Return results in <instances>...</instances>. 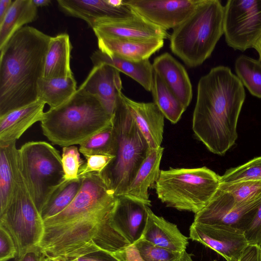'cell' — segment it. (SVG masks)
Wrapping results in <instances>:
<instances>
[{"mask_svg":"<svg viewBox=\"0 0 261 261\" xmlns=\"http://www.w3.org/2000/svg\"><path fill=\"white\" fill-rule=\"evenodd\" d=\"M16 143L0 145V215L9 204L15 188L18 166Z\"/></svg>","mask_w":261,"mask_h":261,"instance_id":"484cf974","label":"cell"},{"mask_svg":"<svg viewBox=\"0 0 261 261\" xmlns=\"http://www.w3.org/2000/svg\"><path fill=\"white\" fill-rule=\"evenodd\" d=\"M63 260V259H62ZM63 261H119L112 253L99 250Z\"/></svg>","mask_w":261,"mask_h":261,"instance_id":"ab89813d","label":"cell"},{"mask_svg":"<svg viewBox=\"0 0 261 261\" xmlns=\"http://www.w3.org/2000/svg\"><path fill=\"white\" fill-rule=\"evenodd\" d=\"M80 152L79 149L74 145L63 147L61 158L65 180L80 177V170L85 163L81 159Z\"/></svg>","mask_w":261,"mask_h":261,"instance_id":"d590c367","label":"cell"},{"mask_svg":"<svg viewBox=\"0 0 261 261\" xmlns=\"http://www.w3.org/2000/svg\"><path fill=\"white\" fill-rule=\"evenodd\" d=\"M82 184L81 176L76 179L65 180L54 193L41 211L42 220L53 217L65 210L75 197Z\"/></svg>","mask_w":261,"mask_h":261,"instance_id":"f546056e","label":"cell"},{"mask_svg":"<svg viewBox=\"0 0 261 261\" xmlns=\"http://www.w3.org/2000/svg\"><path fill=\"white\" fill-rule=\"evenodd\" d=\"M42 261H63L58 257H53L48 256H46L43 254L42 257Z\"/></svg>","mask_w":261,"mask_h":261,"instance_id":"7dc6e473","label":"cell"},{"mask_svg":"<svg viewBox=\"0 0 261 261\" xmlns=\"http://www.w3.org/2000/svg\"><path fill=\"white\" fill-rule=\"evenodd\" d=\"M112 119L96 96L79 88L65 103L44 112L40 125L53 144L65 147L80 145L112 126Z\"/></svg>","mask_w":261,"mask_h":261,"instance_id":"277c9868","label":"cell"},{"mask_svg":"<svg viewBox=\"0 0 261 261\" xmlns=\"http://www.w3.org/2000/svg\"><path fill=\"white\" fill-rule=\"evenodd\" d=\"M13 2L12 0H0V22L5 18Z\"/></svg>","mask_w":261,"mask_h":261,"instance_id":"ee69618b","label":"cell"},{"mask_svg":"<svg viewBox=\"0 0 261 261\" xmlns=\"http://www.w3.org/2000/svg\"><path fill=\"white\" fill-rule=\"evenodd\" d=\"M43 253L39 246L33 247L26 251L16 261H40Z\"/></svg>","mask_w":261,"mask_h":261,"instance_id":"7bdbcfd3","label":"cell"},{"mask_svg":"<svg viewBox=\"0 0 261 261\" xmlns=\"http://www.w3.org/2000/svg\"><path fill=\"white\" fill-rule=\"evenodd\" d=\"M213 261H217V260H213Z\"/></svg>","mask_w":261,"mask_h":261,"instance_id":"f907efd6","label":"cell"},{"mask_svg":"<svg viewBox=\"0 0 261 261\" xmlns=\"http://www.w3.org/2000/svg\"><path fill=\"white\" fill-rule=\"evenodd\" d=\"M260 261H261V252H260Z\"/></svg>","mask_w":261,"mask_h":261,"instance_id":"c3c4849f","label":"cell"},{"mask_svg":"<svg viewBox=\"0 0 261 261\" xmlns=\"http://www.w3.org/2000/svg\"><path fill=\"white\" fill-rule=\"evenodd\" d=\"M38 16V8L32 0L13 1L8 12L0 22V48L24 24L32 22Z\"/></svg>","mask_w":261,"mask_h":261,"instance_id":"4316f807","label":"cell"},{"mask_svg":"<svg viewBox=\"0 0 261 261\" xmlns=\"http://www.w3.org/2000/svg\"><path fill=\"white\" fill-rule=\"evenodd\" d=\"M121 96L149 148L161 146L165 117L157 105L154 102L136 101L122 93Z\"/></svg>","mask_w":261,"mask_h":261,"instance_id":"ac0fdd59","label":"cell"},{"mask_svg":"<svg viewBox=\"0 0 261 261\" xmlns=\"http://www.w3.org/2000/svg\"><path fill=\"white\" fill-rule=\"evenodd\" d=\"M224 35L234 50L253 48L261 35V0H228L224 6Z\"/></svg>","mask_w":261,"mask_h":261,"instance_id":"30bf717a","label":"cell"},{"mask_svg":"<svg viewBox=\"0 0 261 261\" xmlns=\"http://www.w3.org/2000/svg\"><path fill=\"white\" fill-rule=\"evenodd\" d=\"M40 261H42V258H41V260H40Z\"/></svg>","mask_w":261,"mask_h":261,"instance_id":"681fc988","label":"cell"},{"mask_svg":"<svg viewBox=\"0 0 261 261\" xmlns=\"http://www.w3.org/2000/svg\"><path fill=\"white\" fill-rule=\"evenodd\" d=\"M149 206L125 195L117 196L111 218L112 228L130 245L139 240L145 227Z\"/></svg>","mask_w":261,"mask_h":261,"instance_id":"9a60e30c","label":"cell"},{"mask_svg":"<svg viewBox=\"0 0 261 261\" xmlns=\"http://www.w3.org/2000/svg\"><path fill=\"white\" fill-rule=\"evenodd\" d=\"M152 67L154 72L187 108L191 102L193 92L190 79L184 66L171 55L164 53L154 58Z\"/></svg>","mask_w":261,"mask_h":261,"instance_id":"d6986e66","label":"cell"},{"mask_svg":"<svg viewBox=\"0 0 261 261\" xmlns=\"http://www.w3.org/2000/svg\"><path fill=\"white\" fill-rule=\"evenodd\" d=\"M244 234L249 244L261 246V203Z\"/></svg>","mask_w":261,"mask_h":261,"instance_id":"f35d334b","label":"cell"},{"mask_svg":"<svg viewBox=\"0 0 261 261\" xmlns=\"http://www.w3.org/2000/svg\"><path fill=\"white\" fill-rule=\"evenodd\" d=\"M141 239L155 246L178 252L186 250L189 244L188 238L176 224L156 215L149 207Z\"/></svg>","mask_w":261,"mask_h":261,"instance_id":"44dd1931","label":"cell"},{"mask_svg":"<svg viewBox=\"0 0 261 261\" xmlns=\"http://www.w3.org/2000/svg\"><path fill=\"white\" fill-rule=\"evenodd\" d=\"M253 48L257 52L259 56V60L261 62V35L255 44Z\"/></svg>","mask_w":261,"mask_h":261,"instance_id":"bcb514c9","label":"cell"},{"mask_svg":"<svg viewBox=\"0 0 261 261\" xmlns=\"http://www.w3.org/2000/svg\"><path fill=\"white\" fill-rule=\"evenodd\" d=\"M224 6L219 0H201L170 35L171 51L188 67L201 65L224 34Z\"/></svg>","mask_w":261,"mask_h":261,"instance_id":"8992f818","label":"cell"},{"mask_svg":"<svg viewBox=\"0 0 261 261\" xmlns=\"http://www.w3.org/2000/svg\"><path fill=\"white\" fill-rule=\"evenodd\" d=\"M45 103L40 99L0 116V145L17 140L31 126L41 121Z\"/></svg>","mask_w":261,"mask_h":261,"instance_id":"ffe728a7","label":"cell"},{"mask_svg":"<svg viewBox=\"0 0 261 261\" xmlns=\"http://www.w3.org/2000/svg\"><path fill=\"white\" fill-rule=\"evenodd\" d=\"M73 76L65 78H41L38 82V99L50 109L57 108L69 100L76 92Z\"/></svg>","mask_w":261,"mask_h":261,"instance_id":"83f0119b","label":"cell"},{"mask_svg":"<svg viewBox=\"0 0 261 261\" xmlns=\"http://www.w3.org/2000/svg\"><path fill=\"white\" fill-rule=\"evenodd\" d=\"M72 46L66 33L51 37L46 56L43 77L65 78L73 76L70 67Z\"/></svg>","mask_w":261,"mask_h":261,"instance_id":"d4e9b609","label":"cell"},{"mask_svg":"<svg viewBox=\"0 0 261 261\" xmlns=\"http://www.w3.org/2000/svg\"><path fill=\"white\" fill-rule=\"evenodd\" d=\"M151 92L154 102L164 117L171 123H176L187 108L155 72Z\"/></svg>","mask_w":261,"mask_h":261,"instance_id":"f1b7e54d","label":"cell"},{"mask_svg":"<svg viewBox=\"0 0 261 261\" xmlns=\"http://www.w3.org/2000/svg\"><path fill=\"white\" fill-rule=\"evenodd\" d=\"M134 245L145 261H193L186 250L178 252L153 245L140 239Z\"/></svg>","mask_w":261,"mask_h":261,"instance_id":"d6a6232c","label":"cell"},{"mask_svg":"<svg viewBox=\"0 0 261 261\" xmlns=\"http://www.w3.org/2000/svg\"><path fill=\"white\" fill-rule=\"evenodd\" d=\"M238 77L253 96L261 98V62L245 55L236 60Z\"/></svg>","mask_w":261,"mask_h":261,"instance_id":"4dcf8cb0","label":"cell"},{"mask_svg":"<svg viewBox=\"0 0 261 261\" xmlns=\"http://www.w3.org/2000/svg\"><path fill=\"white\" fill-rule=\"evenodd\" d=\"M81 177V187L72 202L43 220L38 246L46 256L67 260L99 250L114 253L130 245L111 224L117 196L98 173Z\"/></svg>","mask_w":261,"mask_h":261,"instance_id":"6da1fadb","label":"cell"},{"mask_svg":"<svg viewBox=\"0 0 261 261\" xmlns=\"http://www.w3.org/2000/svg\"><path fill=\"white\" fill-rule=\"evenodd\" d=\"M79 88L96 96L107 111L113 116L122 88L120 72L105 63L93 66Z\"/></svg>","mask_w":261,"mask_h":261,"instance_id":"2e32d148","label":"cell"},{"mask_svg":"<svg viewBox=\"0 0 261 261\" xmlns=\"http://www.w3.org/2000/svg\"><path fill=\"white\" fill-rule=\"evenodd\" d=\"M37 8L49 6L51 1L50 0H32Z\"/></svg>","mask_w":261,"mask_h":261,"instance_id":"f6af8a7d","label":"cell"},{"mask_svg":"<svg viewBox=\"0 0 261 261\" xmlns=\"http://www.w3.org/2000/svg\"><path fill=\"white\" fill-rule=\"evenodd\" d=\"M114 157L104 154H95L86 157V161L80 170L79 176L90 173H100Z\"/></svg>","mask_w":261,"mask_h":261,"instance_id":"8d00e7d4","label":"cell"},{"mask_svg":"<svg viewBox=\"0 0 261 261\" xmlns=\"http://www.w3.org/2000/svg\"><path fill=\"white\" fill-rule=\"evenodd\" d=\"M19 166L40 214L65 181L59 151L45 141H30L18 149Z\"/></svg>","mask_w":261,"mask_h":261,"instance_id":"ba28073f","label":"cell"},{"mask_svg":"<svg viewBox=\"0 0 261 261\" xmlns=\"http://www.w3.org/2000/svg\"><path fill=\"white\" fill-rule=\"evenodd\" d=\"M245 96L243 84L227 66L215 67L199 80L192 129L213 153L223 155L235 144Z\"/></svg>","mask_w":261,"mask_h":261,"instance_id":"7a4b0ae2","label":"cell"},{"mask_svg":"<svg viewBox=\"0 0 261 261\" xmlns=\"http://www.w3.org/2000/svg\"><path fill=\"white\" fill-rule=\"evenodd\" d=\"M164 147L149 148L146 157L139 168L129 186L125 195L140 201L146 205H151L149 188L155 185L159 178Z\"/></svg>","mask_w":261,"mask_h":261,"instance_id":"7402d4cb","label":"cell"},{"mask_svg":"<svg viewBox=\"0 0 261 261\" xmlns=\"http://www.w3.org/2000/svg\"><path fill=\"white\" fill-rule=\"evenodd\" d=\"M201 0H123L135 14L165 31L174 29L194 10Z\"/></svg>","mask_w":261,"mask_h":261,"instance_id":"7c38bea8","label":"cell"},{"mask_svg":"<svg viewBox=\"0 0 261 261\" xmlns=\"http://www.w3.org/2000/svg\"><path fill=\"white\" fill-rule=\"evenodd\" d=\"M0 226L12 237L17 248V257L38 246L43 236V220L21 172L18 158L14 194L7 208L0 215Z\"/></svg>","mask_w":261,"mask_h":261,"instance_id":"9c48e42d","label":"cell"},{"mask_svg":"<svg viewBox=\"0 0 261 261\" xmlns=\"http://www.w3.org/2000/svg\"><path fill=\"white\" fill-rule=\"evenodd\" d=\"M256 179H261V156L228 169L220 178V183Z\"/></svg>","mask_w":261,"mask_h":261,"instance_id":"e575fe53","label":"cell"},{"mask_svg":"<svg viewBox=\"0 0 261 261\" xmlns=\"http://www.w3.org/2000/svg\"><path fill=\"white\" fill-rule=\"evenodd\" d=\"M15 242L9 232L0 226V261H8L17 255Z\"/></svg>","mask_w":261,"mask_h":261,"instance_id":"74e56055","label":"cell"},{"mask_svg":"<svg viewBox=\"0 0 261 261\" xmlns=\"http://www.w3.org/2000/svg\"><path fill=\"white\" fill-rule=\"evenodd\" d=\"M164 40H136L107 37L97 38L98 48L109 55L142 61L149 59L164 45Z\"/></svg>","mask_w":261,"mask_h":261,"instance_id":"603a6c76","label":"cell"},{"mask_svg":"<svg viewBox=\"0 0 261 261\" xmlns=\"http://www.w3.org/2000/svg\"><path fill=\"white\" fill-rule=\"evenodd\" d=\"M115 139L113 126L93 135L80 144L79 150L85 157L95 154L114 156Z\"/></svg>","mask_w":261,"mask_h":261,"instance_id":"1f68e13d","label":"cell"},{"mask_svg":"<svg viewBox=\"0 0 261 261\" xmlns=\"http://www.w3.org/2000/svg\"><path fill=\"white\" fill-rule=\"evenodd\" d=\"M91 28L97 38L152 40L170 37L167 31L135 14L125 18L99 19L92 24Z\"/></svg>","mask_w":261,"mask_h":261,"instance_id":"5bb4252c","label":"cell"},{"mask_svg":"<svg viewBox=\"0 0 261 261\" xmlns=\"http://www.w3.org/2000/svg\"><path fill=\"white\" fill-rule=\"evenodd\" d=\"M59 9L67 15L82 19L91 28L97 20L128 17L135 13L124 4L120 7L109 0H58Z\"/></svg>","mask_w":261,"mask_h":261,"instance_id":"e0dca14e","label":"cell"},{"mask_svg":"<svg viewBox=\"0 0 261 261\" xmlns=\"http://www.w3.org/2000/svg\"><path fill=\"white\" fill-rule=\"evenodd\" d=\"M260 203L261 197L251 202L238 203L232 195L218 188L208 203L195 214L193 222L227 225L244 232Z\"/></svg>","mask_w":261,"mask_h":261,"instance_id":"8fae6325","label":"cell"},{"mask_svg":"<svg viewBox=\"0 0 261 261\" xmlns=\"http://www.w3.org/2000/svg\"><path fill=\"white\" fill-rule=\"evenodd\" d=\"M121 94L112 119L114 157L98 173L116 196L125 195L150 148Z\"/></svg>","mask_w":261,"mask_h":261,"instance_id":"5b68a950","label":"cell"},{"mask_svg":"<svg viewBox=\"0 0 261 261\" xmlns=\"http://www.w3.org/2000/svg\"><path fill=\"white\" fill-rule=\"evenodd\" d=\"M190 238L214 250L227 261H238L249 245L243 231L223 225L193 222Z\"/></svg>","mask_w":261,"mask_h":261,"instance_id":"4fadbf2b","label":"cell"},{"mask_svg":"<svg viewBox=\"0 0 261 261\" xmlns=\"http://www.w3.org/2000/svg\"><path fill=\"white\" fill-rule=\"evenodd\" d=\"M119 261H145L134 244L112 253Z\"/></svg>","mask_w":261,"mask_h":261,"instance_id":"60d3db41","label":"cell"},{"mask_svg":"<svg viewBox=\"0 0 261 261\" xmlns=\"http://www.w3.org/2000/svg\"><path fill=\"white\" fill-rule=\"evenodd\" d=\"M261 246L249 244L238 261H260Z\"/></svg>","mask_w":261,"mask_h":261,"instance_id":"b9f144b4","label":"cell"},{"mask_svg":"<svg viewBox=\"0 0 261 261\" xmlns=\"http://www.w3.org/2000/svg\"><path fill=\"white\" fill-rule=\"evenodd\" d=\"M220 176L206 167L161 170L154 185L158 198L166 206L196 214L210 201Z\"/></svg>","mask_w":261,"mask_h":261,"instance_id":"52a82bcc","label":"cell"},{"mask_svg":"<svg viewBox=\"0 0 261 261\" xmlns=\"http://www.w3.org/2000/svg\"><path fill=\"white\" fill-rule=\"evenodd\" d=\"M50 38L25 26L0 48V116L38 99Z\"/></svg>","mask_w":261,"mask_h":261,"instance_id":"3957f363","label":"cell"},{"mask_svg":"<svg viewBox=\"0 0 261 261\" xmlns=\"http://www.w3.org/2000/svg\"><path fill=\"white\" fill-rule=\"evenodd\" d=\"M90 59L94 66L101 63L110 65L134 80L146 91H151L154 71L152 64L149 59L132 60L115 55H109L99 49L94 51Z\"/></svg>","mask_w":261,"mask_h":261,"instance_id":"cb8c5ba5","label":"cell"},{"mask_svg":"<svg viewBox=\"0 0 261 261\" xmlns=\"http://www.w3.org/2000/svg\"><path fill=\"white\" fill-rule=\"evenodd\" d=\"M218 188L232 195L239 204L251 202L261 197V179L220 183Z\"/></svg>","mask_w":261,"mask_h":261,"instance_id":"836d02e7","label":"cell"}]
</instances>
